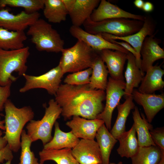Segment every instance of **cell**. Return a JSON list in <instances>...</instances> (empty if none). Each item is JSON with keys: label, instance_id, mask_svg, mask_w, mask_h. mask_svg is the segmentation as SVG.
<instances>
[{"label": "cell", "instance_id": "6da1fadb", "mask_svg": "<svg viewBox=\"0 0 164 164\" xmlns=\"http://www.w3.org/2000/svg\"><path fill=\"white\" fill-rule=\"evenodd\" d=\"M65 119L78 116L87 119H96L103 111L104 91L93 89L89 84L72 85L61 84L55 95Z\"/></svg>", "mask_w": 164, "mask_h": 164}, {"label": "cell", "instance_id": "7a4b0ae2", "mask_svg": "<svg viewBox=\"0 0 164 164\" xmlns=\"http://www.w3.org/2000/svg\"><path fill=\"white\" fill-rule=\"evenodd\" d=\"M5 137L12 150L17 152L20 148L21 134L25 125L33 120L34 112L30 107H16L8 99L4 105Z\"/></svg>", "mask_w": 164, "mask_h": 164}, {"label": "cell", "instance_id": "3957f363", "mask_svg": "<svg viewBox=\"0 0 164 164\" xmlns=\"http://www.w3.org/2000/svg\"><path fill=\"white\" fill-rule=\"evenodd\" d=\"M39 51L58 53L64 49V42L58 32L51 25L39 18L30 26L26 33Z\"/></svg>", "mask_w": 164, "mask_h": 164}, {"label": "cell", "instance_id": "277c9868", "mask_svg": "<svg viewBox=\"0 0 164 164\" xmlns=\"http://www.w3.org/2000/svg\"><path fill=\"white\" fill-rule=\"evenodd\" d=\"M29 55L28 46L13 50L0 49V86L12 84L17 80V77L12 75L14 72L19 76L26 73L28 68L26 63Z\"/></svg>", "mask_w": 164, "mask_h": 164}, {"label": "cell", "instance_id": "5b68a950", "mask_svg": "<svg viewBox=\"0 0 164 164\" xmlns=\"http://www.w3.org/2000/svg\"><path fill=\"white\" fill-rule=\"evenodd\" d=\"M144 22L124 18L107 19L98 22L86 20L83 26L85 30L93 34L107 33L124 37L133 34L142 28Z\"/></svg>", "mask_w": 164, "mask_h": 164}, {"label": "cell", "instance_id": "8992f818", "mask_svg": "<svg viewBox=\"0 0 164 164\" xmlns=\"http://www.w3.org/2000/svg\"><path fill=\"white\" fill-rule=\"evenodd\" d=\"M59 64L64 74L91 67L98 53L82 41L77 40L72 47L64 49Z\"/></svg>", "mask_w": 164, "mask_h": 164}, {"label": "cell", "instance_id": "52a82bcc", "mask_svg": "<svg viewBox=\"0 0 164 164\" xmlns=\"http://www.w3.org/2000/svg\"><path fill=\"white\" fill-rule=\"evenodd\" d=\"M45 107L44 114L40 120H32L27 124V134L32 142L40 140L44 145L51 140L52 129L62 112V109L54 99L49 102Z\"/></svg>", "mask_w": 164, "mask_h": 164}, {"label": "cell", "instance_id": "ba28073f", "mask_svg": "<svg viewBox=\"0 0 164 164\" xmlns=\"http://www.w3.org/2000/svg\"><path fill=\"white\" fill-rule=\"evenodd\" d=\"M64 74L58 64L46 73L38 76L24 74L22 76L26 80L24 86L19 91L22 93L36 88L46 89L48 93L55 95L60 84Z\"/></svg>", "mask_w": 164, "mask_h": 164}, {"label": "cell", "instance_id": "9c48e42d", "mask_svg": "<svg viewBox=\"0 0 164 164\" xmlns=\"http://www.w3.org/2000/svg\"><path fill=\"white\" fill-rule=\"evenodd\" d=\"M125 80L114 79L110 77L105 89L106 104L102 112L97 117L102 120L107 129L110 130L113 112L124 94Z\"/></svg>", "mask_w": 164, "mask_h": 164}, {"label": "cell", "instance_id": "30bf717a", "mask_svg": "<svg viewBox=\"0 0 164 164\" xmlns=\"http://www.w3.org/2000/svg\"><path fill=\"white\" fill-rule=\"evenodd\" d=\"M38 12L29 13L22 11L17 14L6 7L0 8V27L10 31H23L40 17Z\"/></svg>", "mask_w": 164, "mask_h": 164}, {"label": "cell", "instance_id": "8fae6325", "mask_svg": "<svg viewBox=\"0 0 164 164\" xmlns=\"http://www.w3.org/2000/svg\"><path fill=\"white\" fill-rule=\"evenodd\" d=\"M70 33L78 40L84 42L97 52L105 49L118 50L126 54L129 52L120 45L110 42L99 34L89 33L80 27L72 25L70 28Z\"/></svg>", "mask_w": 164, "mask_h": 164}, {"label": "cell", "instance_id": "7c38bea8", "mask_svg": "<svg viewBox=\"0 0 164 164\" xmlns=\"http://www.w3.org/2000/svg\"><path fill=\"white\" fill-rule=\"evenodd\" d=\"M145 18L142 28L137 32L129 36L119 37L107 33L99 34L106 39L120 40L131 45L141 58L140 51L142 43L147 36H151L155 32L156 24L155 21L150 15H145Z\"/></svg>", "mask_w": 164, "mask_h": 164}, {"label": "cell", "instance_id": "4fadbf2b", "mask_svg": "<svg viewBox=\"0 0 164 164\" xmlns=\"http://www.w3.org/2000/svg\"><path fill=\"white\" fill-rule=\"evenodd\" d=\"M72 153L80 164H102L100 149L94 140L81 139Z\"/></svg>", "mask_w": 164, "mask_h": 164}, {"label": "cell", "instance_id": "5bb4252c", "mask_svg": "<svg viewBox=\"0 0 164 164\" xmlns=\"http://www.w3.org/2000/svg\"><path fill=\"white\" fill-rule=\"evenodd\" d=\"M156 33L147 36L141 47L140 54L142 59L140 69L144 75L149 68L153 66L155 61L164 58V50L159 45L161 40L155 36Z\"/></svg>", "mask_w": 164, "mask_h": 164}, {"label": "cell", "instance_id": "9a60e30c", "mask_svg": "<svg viewBox=\"0 0 164 164\" xmlns=\"http://www.w3.org/2000/svg\"><path fill=\"white\" fill-rule=\"evenodd\" d=\"M91 14L90 19L92 21L98 22L103 20L120 18L129 19L142 21L145 15H136L127 12L105 0H101Z\"/></svg>", "mask_w": 164, "mask_h": 164}, {"label": "cell", "instance_id": "2e32d148", "mask_svg": "<svg viewBox=\"0 0 164 164\" xmlns=\"http://www.w3.org/2000/svg\"><path fill=\"white\" fill-rule=\"evenodd\" d=\"M104 124L101 119H87L78 116H73L66 123L77 137L90 140H94L97 131Z\"/></svg>", "mask_w": 164, "mask_h": 164}, {"label": "cell", "instance_id": "e0dca14e", "mask_svg": "<svg viewBox=\"0 0 164 164\" xmlns=\"http://www.w3.org/2000/svg\"><path fill=\"white\" fill-rule=\"evenodd\" d=\"M132 95L133 100L142 107L147 119L150 123L157 114L164 107V94H144L134 89Z\"/></svg>", "mask_w": 164, "mask_h": 164}, {"label": "cell", "instance_id": "ac0fdd59", "mask_svg": "<svg viewBox=\"0 0 164 164\" xmlns=\"http://www.w3.org/2000/svg\"><path fill=\"white\" fill-rule=\"evenodd\" d=\"M98 52L106 64L110 77L115 80H124L123 72L127 54L109 49L103 50Z\"/></svg>", "mask_w": 164, "mask_h": 164}, {"label": "cell", "instance_id": "d6986e66", "mask_svg": "<svg viewBox=\"0 0 164 164\" xmlns=\"http://www.w3.org/2000/svg\"><path fill=\"white\" fill-rule=\"evenodd\" d=\"M143 76L138 91L144 94L154 93L155 91L162 89L164 87L162 77L164 70L160 66L155 65L149 68Z\"/></svg>", "mask_w": 164, "mask_h": 164}, {"label": "cell", "instance_id": "ffe728a7", "mask_svg": "<svg viewBox=\"0 0 164 164\" xmlns=\"http://www.w3.org/2000/svg\"><path fill=\"white\" fill-rule=\"evenodd\" d=\"M127 60L125 73V87L123 96L125 99L132 95L134 88L139 87L144 76L136 65L135 57L130 52L127 54Z\"/></svg>", "mask_w": 164, "mask_h": 164}, {"label": "cell", "instance_id": "44dd1931", "mask_svg": "<svg viewBox=\"0 0 164 164\" xmlns=\"http://www.w3.org/2000/svg\"><path fill=\"white\" fill-rule=\"evenodd\" d=\"M100 2L99 0H76L73 8L68 13L72 25L80 27L83 25Z\"/></svg>", "mask_w": 164, "mask_h": 164}, {"label": "cell", "instance_id": "7402d4cb", "mask_svg": "<svg viewBox=\"0 0 164 164\" xmlns=\"http://www.w3.org/2000/svg\"><path fill=\"white\" fill-rule=\"evenodd\" d=\"M54 136L49 142L43 146L44 150H60L65 148L73 149L78 143L79 138L71 131L64 132L60 128L58 122L54 124Z\"/></svg>", "mask_w": 164, "mask_h": 164}, {"label": "cell", "instance_id": "603a6c76", "mask_svg": "<svg viewBox=\"0 0 164 164\" xmlns=\"http://www.w3.org/2000/svg\"><path fill=\"white\" fill-rule=\"evenodd\" d=\"M133 118L137 140L140 147L156 146L152 139L150 131L153 128V126L146 119L144 115H140L138 108L135 106L132 112Z\"/></svg>", "mask_w": 164, "mask_h": 164}, {"label": "cell", "instance_id": "cb8c5ba5", "mask_svg": "<svg viewBox=\"0 0 164 164\" xmlns=\"http://www.w3.org/2000/svg\"><path fill=\"white\" fill-rule=\"evenodd\" d=\"M91 68L92 69L90 82V87L93 89L105 90L109 73L107 67L102 60L98 52L94 59Z\"/></svg>", "mask_w": 164, "mask_h": 164}, {"label": "cell", "instance_id": "d4e9b609", "mask_svg": "<svg viewBox=\"0 0 164 164\" xmlns=\"http://www.w3.org/2000/svg\"><path fill=\"white\" fill-rule=\"evenodd\" d=\"M136 133L133 124L129 130L125 132L118 138L119 145L117 150L121 157L131 158L138 151L139 146Z\"/></svg>", "mask_w": 164, "mask_h": 164}, {"label": "cell", "instance_id": "484cf974", "mask_svg": "<svg viewBox=\"0 0 164 164\" xmlns=\"http://www.w3.org/2000/svg\"><path fill=\"white\" fill-rule=\"evenodd\" d=\"M135 105L133 102L132 95L125 99L122 104L117 106L118 114L115 123L110 133L117 140L125 131V124L131 110L134 109Z\"/></svg>", "mask_w": 164, "mask_h": 164}, {"label": "cell", "instance_id": "4316f807", "mask_svg": "<svg viewBox=\"0 0 164 164\" xmlns=\"http://www.w3.org/2000/svg\"><path fill=\"white\" fill-rule=\"evenodd\" d=\"M27 38L24 31H10L0 27V49L8 50L22 48Z\"/></svg>", "mask_w": 164, "mask_h": 164}, {"label": "cell", "instance_id": "83f0119b", "mask_svg": "<svg viewBox=\"0 0 164 164\" xmlns=\"http://www.w3.org/2000/svg\"><path fill=\"white\" fill-rule=\"evenodd\" d=\"M95 138L100 149L102 164H109L110 154L118 140L109 131L104 124L97 131Z\"/></svg>", "mask_w": 164, "mask_h": 164}, {"label": "cell", "instance_id": "f1b7e54d", "mask_svg": "<svg viewBox=\"0 0 164 164\" xmlns=\"http://www.w3.org/2000/svg\"><path fill=\"white\" fill-rule=\"evenodd\" d=\"M164 156V152L157 146H139L131 158L132 164H158Z\"/></svg>", "mask_w": 164, "mask_h": 164}, {"label": "cell", "instance_id": "f546056e", "mask_svg": "<svg viewBox=\"0 0 164 164\" xmlns=\"http://www.w3.org/2000/svg\"><path fill=\"white\" fill-rule=\"evenodd\" d=\"M40 164L47 161L52 160L57 164H80L72 153V149L65 148L60 150L43 149L39 152Z\"/></svg>", "mask_w": 164, "mask_h": 164}, {"label": "cell", "instance_id": "4dcf8cb0", "mask_svg": "<svg viewBox=\"0 0 164 164\" xmlns=\"http://www.w3.org/2000/svg\"><path fill=\"white\" fill-rule=\"evenodd\" d=\"M43 13L49 22L59 23L65 21L68 12L61 0H44Z\"/></svg>", "mask_w": 164, "mask_h": 164}, {"label": "cell", "instance_id": "1f68e13d", "mask_svg": "<svg viewBox=\"0 0 164 164\" xmlns=\"http://www.w3.org/2000/svg\"><path fill=\"white\" fill-rule=\"evenodd\" d=\"M44 0H0V8L9 6L23 8L29 13H33L43 9Z\"/></svg>", "mask_w": 164, "mask_h": 164}, {"label": "cell", "instance_id": "d6a6232c", "mask_svg": "<svg viewBox=\"0 0 164 164\" xmlns=\"http://www.w3.org/2000/svg\"><path fill=\"white\" fill-rule=\"evenodd\" d=\"M32 142L25 130H23L21 134L20 147L21 150L20 162L18 164H40L33 152L31 149Z\"/></svg>", "mask_w": 164, "mask_h": 164}, {"label": "cell", "instance_id": "836d02e7", "mask_svg": "<svg viewBox=\"0 0 164 164\" xmlns=\"http://www.w3.org/2000/svg\"><path fill=\"white\" fill-rule=\"evenodd\" d=\"M92 72L91 67L67 75L63 82L65 84L72 85H80L88 84L90 76Z\"/></svg>", "mask_w": 164, "mask_h": 164}, {"label": "cell", "instance_id": "e575fe53", "mask_svg": "<svg viewBox=\"0 0 164 164\" xmlns=\"http://www.w3.org/2000/svg\"><path fill=\"white\" fill-rule=\"evenodd\" d=\"M152 140L156 146L164 152V127L152 129L150 131Z\"/></svg>", "mask_w": 164, "mask_h": 164}, {"label": "cell", "instance_id": "d590c367", "mask_svg": "<svg viewBox=\"0 0 164 164\" xmlns=\"http://www.w3.org/2000/svg\"><path fill=\"white\" fill-rule=\"evenodd\" d=\"M11 84L4 86H0V120L2 114L1 112L4 108V105L11 94Z\"/></svg>", "mask_w": 164, "mask_h": 164}, {"label": "cell", "instance_id": "8d00e7d4", "mask_svg": "<svg viewBox=\"0 0 164 164\" xmlns=\"http://www.w3.org/2000/svg\"><path fill=\"white\" fill-rule=\"evenodd\" d=\"M12 152L8 144L0 150V163H2L5 161H12L13 158Z\"/></svg>", "mask_w": 164, "mask_h": 164}, {"label": "cell", "instance_id": "74e56055", "mask_svg": "<svg viewBox=\"0 0 164 164\" xmlns=\"http://www.w3.org/2000/svg\"><path fill=\"white\" fill-rule=\"evenodd\" d=\"M66 9L69 13L73 8L76 0H61Z\"/></svg>", "mask_w": 164, "mask_h": 164}, {"label": "cell", "instance_id": "f35d334b", "mask_svg": "<svg viewBox=\"0 0 164 164\" xmlns=\"http://www.w3.org/2000/svg\"><path fill=\"white\" fill-rule=\"evenodd\" d=\"M142 9L146 12H150L153 10L154 6L151 2H144Z\"/></svg>", "mask_w": 164, "mask_h": 164}, {"label": "cell", "instance_id": "ab89813d", "mask_svg": "<svg viewBox=\"0 0 164 164\" xmlns=\"http://www.w3.org/2000/svg\"><path fill=\"white\" fill-rule=\"evenodd\" d=\"M7 144V141L5 136L0 137V150L5 147Z\"/></svg>", "mask_w": 164, "mask_h": 164}, {"label": "cell", "instance_id": "60d3db41", "mask_svg": "<svg viewBox=\"0 0 164 164\" xmlns=\"http://www.w3.org/2000/svg\"><path fill=\"white\" fill-rule=\"evenodd\" d=\"M133 3L137 8L139 9H142L144 2L142 0H135Z\"/></svg>", "mask_w": 164, "mask_h": 164}, {"label": "cell", "instance_id": "b9f144b4", "mask_svg": "<svg viewBox=\"0 0 164 164\" xmlns=\"http://www.w3.org/2000/svg\"><path fill=\"white\" fill-rule=\"evenodd\" d=\"M0 129L5 131L4 120H0Z\"/></svg>", "mask_w": 164, "mask_h": 164}, {"label": "cell", "instance_id": "7bdbcfd3", "mask_svg": "<svg viewBox=\"0 0 164 164\" xmlns=\"http://www.w3.org/2000/svg\"><path fill=\"white\" fill-rule=\"evenodd\" d=\"M158 164H164V156L162 157L160 162Z\"/></svg>", "mask_w": 164, "mask_h": 164}, {"label": "cell", "instance_id": "ee69618b", "mask_svg": "<svg viewBox=\"0 0 164 164\" xmlns=\"http://www.w3.org/2000/svg\"><path fill=\"white\" fill-rule=\"evenodd\" d=\"M11 160L7 161L5 163H0V164H11Z\"/></svg>", "mask_w": 164, "mask_h": 164}, {"label": "cell", "instance_id": "f6af8a7d", "mask_svg": "<svg viewBox=\"0 0 164 164\" xmlns=\"http://www.w3.org/2000/svg\"><path fill=\"white\" fill-rule=\"evenodd\" d=\"M109 164H123V163L122 162L120 161L117 164L115 163H110Z\"/></svg>", "mask_w": 164, "mask_h": 164}, {"label": "cell", "instance_id": "bcb514c9", "mask_svg": "<svg viewBox=\"0 0 164 164\" xmlns=\"http://www.w3.org/2000/svg\"><path fill=\"white\" fill-rule=\"evenodd\" d=\"M2 134V132L1 130H0V137L1 136Z\"/></svg>", "mask_w": 164, "mask_h": 164}]
</instances>
